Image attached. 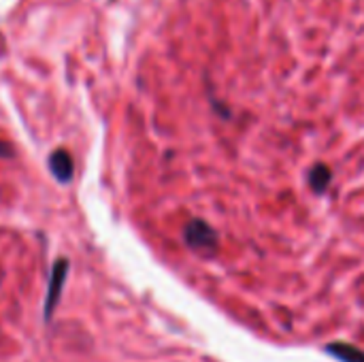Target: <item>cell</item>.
<instances>
[{"label":"cell","mask_w":364,"mask_h":362,"mask_svg":"<svg viewBox=\"0 0 364 362\" xmlns=\"http://www.w3.org/2000/svg\"><path fill=\"white\" fill-rule=\"evenodd\" d=\"M328 350H330V354H334L337 358H341L343 362H364V352H358V350L352 347V345H341V343H337V345H330Z\"/></svg>","instance_id":"5"},{"label":"cell","mask_w":364,"mask_h":362,"mask_svg":"<svg viewBox=\"0 0 364 362\" xmlns=\"http://www.w3.org/2000/svg\"><path fill=\"white\" fill-rule=\"evenodd\" d=\"M66 273H69V262L66 260H58L53 264L51 282H49V290H47V300H45V320H49L51 314H53V307H55V302H58L60 292H62V284L66 280Z\"/></svg>","instance_id":"2"},{"label":"cell","mask_w":364,"mask_h":362,"mask_svg":"<svg viewBox=\"0 0 364 362\" xmlns=\"http://www.w3.org/2000/svg\"><path fill=\"white\" fill-rule=\"evenodd\" d=\"M49 169L53 173V177L66 183L71 181L73 177V171H75V164H73V158L66 150H55L51 156H49Z\"/></svg>","instance_id":"3"},{"label":"cell","mask_w":364,"mask_h":362,"mask_svg":"<svg viewBox=\"0 0 364 362\" xmlns=\"http://www.w3.org/2000/svg\"><path fill=\"white\" fill-rule=\"evenodd\" d=\"M183 239L190 249L201 256H213L217 252V233L203 219H192L183 230Z\"/></svg>","instance_id":"1"},{"label":"cell","mask_w":364,"mask_h":362,"mask_svg":"<svg viewBox=\"0 0 364 362\" xmlns=\"http://www.w3.org/2000/svg\"><path fill=\"white\" fill-rule=\"evenodd\" d=\"M330 179H332V171L328 169L324 162H318V164L311 166V171H309V185H311L313 192H318V194L324 192L328 188Z\"/></svg>","instance_id":"4"}]
</instances>
